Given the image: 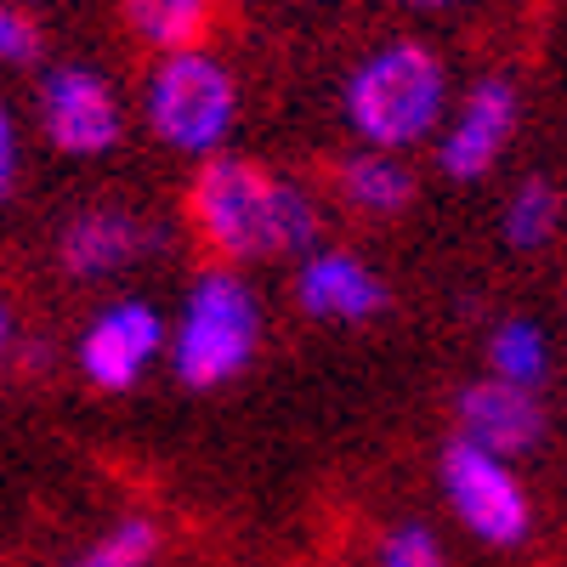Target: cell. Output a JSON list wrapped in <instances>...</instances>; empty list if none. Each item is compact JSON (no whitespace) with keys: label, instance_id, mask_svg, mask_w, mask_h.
Returning <instances> with one entry per match:
<instances>
[{"label":"cell","instance_id":"cell-1","mask_svg":"<svg viewBox=\"0 0 567 567\" xmlns=\"http://www.w3.org/2000/svg\"><path fill=\"white\" fill-rule=\"evenodd\" d=\"M187 221L221 256V267L307 256L318 239V199L301 182H284L256 159L210 154L187 194Z\"/></svg>","mask_w":567,"mask_h":567},{"label":"cell","instance_id":"cell-2","mask_svg":"<svg viewBox=\"0 0 567 567\" xmlns=\"http://www.w3.org/2000/svg\"><path fill=\"white\" fill-rule=\"evenodd\" d=\"M341 114L369 148L403 154L425 142L449 114V69L425 40H386L347 74Z\"/></svg>","mask_w":567,"mask_h":567},{"label":"cell","instance_id":"cell-3","mask_svg":"<svg viewBox=\"0 0 567 567\" xmlns=\"http://www.w3.org/2000/svg\"><path fill=\"white\" fill-rule=\"evenodd\" d=\"M171 369L182 386L210 392L227 386L233 374H245L256 347H261V301L256 290L233 272V267H210L194 278L176 323H171Z\"/></svg>","mask_w":567,"mask_h":567},{"label":"cell","instance_id":"cell-4","mask_svg":"<svg viewBox=\"0 0 567 567\" xmlns=\"http://www.w3.org/2000/svg\"><path fill=\"white\" fill-rule=\"evenodd\" d=\"M142 120H148V131L165 148L210 159L221 154L233 120H239V80L205 45L165 52L159 69L148 74V91H142Z\"/></svg>","mask_w":567,"mask_h":567},{"label":"cell","instance_id":"cell-5","mask_svg":"<svg viewBox=\"0 0 567 567\" xmlns=\"http://www.w3.org/2000/svg\"><path fill=\"white\" fill-rule=\"evenodd\" d=\"M443 494H449L460 523L488 545H523L534 528L528 494L511 477V465L477 443H465V437H454L443 454Z\"/></svg>","mask_w":567,"mask_h":567},{"label":"cell","instance_id":"cell-6","mask_svg":"<svg viewBox=\"0 0 567 567\" xmlns=\"http://www.w3.org/2000/svg\"><path fill=\"white\" fill-rule=\"evenodd\" d=\"M516 114H523V97H516L511 80L499 74L477 80L437 125V171L449 182H483L511 148Z\"/></svg>","mask_w":567,"mask_h":567},{"label":"cell","instance_id":"cell-7","mask_svg":"<svg viewBox=\"0 0 567 567\" xmlns=\"http://www.w3.org/2000/svg\"><path fill=\"white\" fill-rule=\"evenodd\" d=\"M40 131L52 136V148L74 154V159H97L109 154L125 114H120V91L85 63H63L40 80Z\"/></svg>","mask_w":567,"mask_h":567},{"label":"cell","instance_id":"cell-8","mask_svg":"<svg viewBox=\"0 0 567 567\" xmlns=\"http://www.w3.org/2000/svg\"><path fill=\"white\" fill-rule=\"evenodd\" d=\"M165 336H171V323L148 301H109L85 323L74 363L97 392H131L148 374V363L165 352Z\"/></svg>","mask_w":567,"mask_h":567},{"label":"cell","instance_id":"cell-9","mask_svg":"<svg viewBox=\"0 0 567 567\" xmlns=\"http://www.w3.org/2000/svg\"><path fill=\"white\" fill-rule=\"evenodd\" d=\"M159 245H165L159 227H148L142 216H131V210L103 205V210H80V216L63 227L58 261H63V272H74V278H109V272L136 267L142 256L159 250Z\"/></svg>","mask_w":567,"mask_h":567},{"label":"cell","instance_id":"cell-10","mask_svg":"<svg viewBox=\"0 0 567 567\" xmlns=\"http://www.w3.org/2000/svg\"><path fill=\"white\" fill-rule=\"evenodd\" d=\"M296 301L323 323H369L386 307V284L352 250H307L296 272Z\"/></svg>","mask_w":567,"mask_h":567},{"label":"cell","instance_id":"cell-11","mask_svg":"<svg viewBox=\"0 0 567 567\" xmlns=\"http://www.w3.org/2000/svg\"><path fill=\"white\" fill-rule=\"evenodd\" d=\"M460 437L477 443L499 460L516 454H534L545 437V409L534 403L528 386H511V381H477L460 392Z\"/></svg>","mask_w":567,"mask_h":567},{"label":"cell","instance_id":"cell-12","mask_svg":"<svg viewBox=\"0 0 567 567\" xmlns=\"http://www.w3.org/2000/svg\"><path fill=\"white\" fill-rule=\"evenodd\" d=\"M120 12L142 45H154V52H187V45L210 40L221 0H120Z\"/></svg>","mask_w":567,"mask_h":567},{"label":"cell","instance_id":"cell-13","mask_svg":"<svg viewBox=\"0 0 567 567\" xmlns=\"http://www.w3.org/2000/svg\"><path fill=\"white\" fill-rule=\"evenodd\" d=\"M341 199L363 216H398L414 199V171L403 165V154L363 148L341 165Z\"/></svg>","mask_w":567,"mask_h":567},{"label":"cell","instance_id":"cell-14","mask_svg":"<svg viewBox=\"0 0 567 567\" xmlns=\"http://www.w3.org/2000/svg\"><path fill=\"white\" fill-rule=\"evenodd\" d=\"M488 363H494V381L511 386H539L550 374V341L534 318H505L494 336H488Z\"/></svg>","mask_w":567,"mask_h":567},{"label":"cell","instance_id":"cell-15","mask_svg":"<svg viewBox=\"0 0 567 567\" xmlns=\"http://www.w3.org/2000/svg\"><path fill=\"white\" fill-rule=\"evenodd\" d=\"M561 227V194L545 176H528L505 199V245L511 250H545Z\"/></svg>","mask_w":567,"mask_h":567},{"label":"cell","instance_id":"cell-16","mask_svg":"<svg viewBox=\"0 0 567 567\" xmlns=\"http://www.w3.org/2000/svg\"><path fill=\"white\" fill-rule=\"evenodd\" d=\"M154 550H159L154 523H142V516H131V523L109 528L97 545H91L85 556H74L69 567H148V561H154Z\"/></svg>","mask_w":567,"mask_h":567},{"label":"cell","instance_id":"cell-17","mask_svg":"<svg viewBox=\"0 0 567 567\" xmlns=\"http://www.w3.org/2000/svg\"><path fill=\"white\" fill-rule=\"evenodd\" d=\"M381 567H443V550H437L432 528L403 523V528L386 534V545H381Z\"/></svg>","mask_w":567,"mask_h":567},{"label":"cell","instance_id":"cell-18","mask_svg":"<svg viewBox=\"0 0 567 567\" xmlns=\"http://www.w3.org/2000/svg\"><path fill=\"white\" fill-rule=\"evenodd\" d=\"M34 58H40V29H34V18L0 0V63L23 69V63H34Z\"/></svg>","mask_w":567,"mask_h":567},{"label":"cell","instance_id":"cell-19","mask_svg":"<svg viewBox=\"0 0 567 567\" xmlns=\"http://www.w3.org/2000/svg\"><path fill=\"white\" fill-rule=\"evenodd\" d=\"M12 182H18V125L0 109V199L12 194Z\"/></svg>","mask_w":567,"mask_h":567},{"label":"cell","instance_id":"cell-20","mask_svg":"<svg viewBox=\"0 0 567 567\" xmlns=\"http://www.w3.org/2000/svg\"><path fill=\"white\" fill-rule=\"evenodd\" d=\"M7 347H12V312L0 301V363H7Z\"/></svg>","mask_w":567,"mask_h":567},{"label":"cell","instance_id":"cell-21","mask_svg":"<svg viewBox=\"0 0 567 567\" xmlns=\"http://www.w3.org/2000/svg\"><path fill=\"white\" fill-rule=\"evenodd\" d=\"M398 7H409V12H449L454 0H398Z\"/></svg>","mask_w":567,"mask_h":567}]
</instances>
